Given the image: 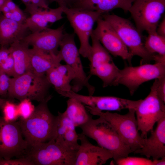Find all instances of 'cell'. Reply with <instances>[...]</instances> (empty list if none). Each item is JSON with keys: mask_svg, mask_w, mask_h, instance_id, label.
<instances>
[{"mask_svg": "<svg viewBox=\"0 0 165 165\" xmlns=\"http://www.w3.org/2000/svg\"><path fill=\"white\" fill-rule=\"evenodd\" d=\"M3 14L7 18L20 23H24L27 18L24 13L19 7L13 11Z\"/></svg>", "mask_w": 165, "mask_h": 165, "instance_id": "d6a6232c", "label": "cell"}, {"mask_svg": "<svg viewBox=\"0 0 165 165\" xmlns=\"http://www.w3.org/2000/svg\"><path fill=\"white\" fill-rule=\"evenodd\" d=\"M47 0H31L30 5L25 8V11L30 14L38 8H49Z\"/></svg>", "mask_w": 165, "mask_h": 165, "instance_id": "836d02e7", "label": "cell"}, {"mask_svg": "<svg viewBox=\"0 0 165 165\" xmlns=\"http://www.w3.org/2000/svg\"><path fill=\"white\" fill-rule=\"evenodd\" d=\"M1 13V10L0 7V14Z\"/></svg>", "mask_w": 165, "mask_h": 165, "instance_id": "7dc6e473", "label": "cell"}, {"mask_svg": "<svg viewBox=\"0 0 165 165\" xmlns=\"http://www.w3.org/2000/svg\"><path fill=\"white\" fill-rule=\"evenodd\" d=\"M99 117L95 119L92 117L79 127L82 133L111 152L114 161L128 156L132 152L130 148L121 140L113 126L103 117Z\"/></svg>", "mask_w": 165, "mask_h": 165, "instance_id": "7a4b0ae2", "label": "cell"}, {"mask_svg": "<svg viewBox=\"0 0 165 165\" xmlns=\"http://www.w3.org/2000/svg\"><path fill=\"white\" fill-rule=\"evenodd\" d=\"M165 76V63H145L139 66H125L120 69L114 86L122 85L133 95L143 83Z\"/></svg>", "mask_w": 165, "mask_h": 165, "instance_id": "30bf717a", "label": "cell"}, {"mask_svg": "<svg viewBox=\"0 0 165 165\" xmlns=\"http://www.w3.org/2000/svg\"><path fill=\"white\" fill-rule=\"evenodd\" d=\"M119 70L113 61H107L90 69L89 76L98 77L103 82V87H106L114 86Z\"/></svg>", "mask_w": 165, "mask_h": 165, "instance_id": "484cf974", "label": "cell"}, {"mask_svg": "<svg viewBox=\"0 0 165 165\" xmlns=\"http://www.w3.org/2000/svg\"><path fill=\"white\" fill-rule=\"evenodd\" d=\"M64 34L63 25L56 29L47 28L40 31L31 33L21 41L32 48L47 53L57 54Z\"/></svg>", "mask_w": 165, "mask_h": 165, "instance_id": "9a60e30c", "label": "cell"}, {"mask_svg": "<svg viewBox=\"0 0 165 165\" xmlns=\"http://www.w3.org/2000/svg\"><path fill=\"white\" fill-rule=\"evenodd\" d=\"M67 106L63 112L75 127H80L92 117L87 112L85 107L78 100L69 98L67 101Z\"/></svg>", "mask_w": 165, "mask_h": 165, "instance_id": "d4e9b609", "label": "cell"}, {"mask_svg": "<svg viewBox=\"0 0 165 165\" xmlns=\"http://www.w3.org/2000/svg\"><path fill=\"white\" fill-rule=\"evenodd\" d=\"M29 30L25 23H20L0 14V45L6 47L21 41Z\"/></svg>", "mask_w": 165, "mask_h": 165, "instance_id": "ffe728a7", "label": "cell"}, {"mask_svg": "<svg viewBox=\"0 0 165 165\" xmlns=\"http://www.w3.org/2000/svg\"><path fill=\"white\" fill-rule=\"evenodd\" d=\"M4 4L9 8L10 11H13L19 8L12 0H7Z\"/></svg>", "mask_w": 165, "mask_h": 165, "instance_id": "60d3db41", "label": "cell"}, {"mask_svg": "<svg viewBox=\"0 0 165 165\" xmlns=\"http://www.w3.org/2000/svg\"><path fill=\"white\" fill-rule=\"evenodd\" d=\"M77 152L52 139L30 147L24 157L34 165H75Z\"/></svg>", "mask_w": 165, "mask_h": 165, "instance_id": "52a82bcc", "label": "cell"}, {"mask_svg": "<svg viewBox=\"0 0 165 165\" xmlns=\"http://www.w3.org/2000/svg\"><path fill=\"white\" fill-rule=\"evenodd\" d=\"M153 165H165V157L153 160Z\"/></svg>", "mask_w": 165, "mask_h": 165, "instance_id": "b9f144b4", "label": "cell"}, {"mask_svg": "<svg viewBox=\"0 0 165 165\" xmlns=\"http://www.w3.org/2000/svg\"><path fill=\"white\" fill-rule=\"evenodd\" d=\"M50 99L40 102L28 119L18 121L23 136L30 147L54 137L57 117L52 114L48 107Z\"/></svg>", "mask_w": 165, "mask_h": 165, "instance_id": "6da1fadb", "label": "cell"}, {"mask_svg": "<svg viewBox=\"0 0 165 165\" xmlns=\"http://www.w3.org/2000/svg\"><path fill=\"white\" fill-rule=\"evenodd\" d=\"M78 135L80 144L77 152L75 165H102L113 158L111 152L101 147L93 145L82 133Z\"/></svg>", "mask_w": 165, "mask_h": 165, "instance_id": "2e32d148", "label": "cell"}, {"mask_svg": "<svg viewBox=\"0 0 165 165\" xmlns=\"http://www.w3.org/2000/svg\"><path fill=\"white\" fill-rule=\"evenodd\" d=\"M75 37L74 33H64L60 45L58 53L62 61L69 65L74 72L75 78L73 81L72 90L77 93L85 87L89 95H92L94 93L95 88L89 83L90 76H87L84 71Z\"/></svg>", "mask_w": 165, "mask_h": 165, "instance_id": "9c48e42d", "label": "cell"}, {"mask_svg": "<svg viewBox=\"0 0 165 165\" xmlns=\"http://www.w3.org/2000/svg\"><path fill=\"white\" fill-rule=\"evenodd\" d=\"M62 8H38L27 18L25 24L31 33L44 30L48 28L49 23H53L63 18Z\"/></svg>", "mask_w": 165, "mask_h": 165, "instance_id": "d6986e66", "label": "cell"}, {"mask_svg": "<svg viewBox=\"0 0 165 165\" xmlns=\"http://www.w3.org/2000/svg\"><path fill=\"white\" fill-rule=\"evenodd\" d=\"M156 86V79L148 94L144 99L140 100L135 109L138 130L143 138H146L149 132L153 130L156 123L165 117V103L158 96Z\"/></svg>", "mask_w": 165, "mask_h": 165, "instance_id": "ba28073f", "label": "cell"}, {"mask_svg": "<svg viewBox=\"0 0 165 165\" xmlns=\"http://www.w3.org/2000/svg\"><path fill=\"white\" fill-rule=\"evenodd\" d=\"M7 100L5 99L0 98V110L2 109L3 106Z\"/></svg>", "mask_w": 165, "mask_h": 165, "instance_id": "f6af8a7d", "label": "cell"}, {"mask_svg": "<svg viewBox=\"0 0 165 165\" xmlns=\"http://www.w3.org/2000/svg\"><path fill=\"white\" fill-rule=\"evenodd\" d=\"M96 23L97 26L93 30L92 35L110 54L127 61L131 65L133 57L115 30L102 16Z\"/></svg>", "mask_w": 165, "mask_h": 165, "instance_id": "5bb4252c", "label": "cell"}, {"mask_svg": "<svg viewBox=\"0 0 165 165\" xmlns=\"http://www.w3.org/2000/svg\"><path fill=\"white\" fill-rule=\"evenodd\" d=\"M3 114V117L6 121L13 122L19 119V116L17 105L7 100L2 109Z\"/></svg>", "mask_w": 165, "mask_h": 165, "instance_id": "f1b7e54d", "label": "cell"}, {"mask_svg": "<svg viewBox=\"0 0 165 165\" xmlns=\"http://www.w3.org/2000/svg\"><path fill=\"white\" fill-rule=\"evenodd\" d=\"M0 165H34V163L25 157L16 159H0Z\"/></svg>", "mask_w": 165, "mask_h": 165, "instance_id": "1f68e13d", "label": "cell"}, {"mask_svg": "<svg viewBox=\"0 0 165 165\" xmlns=\"http://www.w3.org/2000/svg\"><path fill=\"white\" fill-rule=\"evenodd\" d=\"M54 137L57 143L71 150L77 151L80 144L75 126L64 112H58Z\"/></svg>", "mask_w": 165, "mask_h": 165, "instance_id": "ac0fdd59", "label": "cell"}, {"mask_svg": "<svg viewBox=\"0 0 165 165\" xmlns=\"http://www.w3.org/2000/svg\"><path fill=\"white\" fill-rule=\"evenodd\" d=\"M29 46L21 41L14 42L9 48L14 61V77L31 70Z\"/></svg>", "mask_w": 165, "mask_h": 165, "instance_id": "cb8c5ba5", "label": "cell"}, {"mask_svg": "<svg viewBox=\"0 0 165 165\" xmlns=\"http://www.w3.org/2000/svg\"><path fill=\"white\" fill-rule=\"evenodd\" d=\"M134 0H77L72 7L98 12L102 15L119 8L128 12Z\"/></svg>", "mask_w": 165, "mask_h": 165, "instance_id": "44dd1931", "label": "cell"}, {"mask_svg": "<svg viewBox=\"0 0 165 165\" xmlns=\"http://www.w3.org/2000/svg\"></svg>", "mask_w": 165, "mask_h": 165, "instance_id": "c3c4849f", "label": "cell"}, {"mask_svg": "<svg viewBox=\"0 0 165 165\" xmlns=\"http://www.w3.org/2000/svg\"><path fill=\"white\" fill-rule=\"evenodd\" d=\"M17 106L19 119L20 120H25L29 118L33 113L35 108L31 100L28 99L20 101Z\"/></svg>", "mask_w": 165, "mask_h": 165, "instance_id": "f546056e", "label": "cell"}, {"mask_svg": "<svg viewBox=\"0 0 165 165\" xmlns=\"http://www.w3.org/2000/svg\"><path fill=\"white\" fill-rule=\"evenodd\" d=\"M61 7L79 39L80 55L89 60L91 50L90 39L94 24L101 17L102 14L97 11L76 8Z\"/></svg>", "mask_w": 165, "mask_h": 165, "instance_id": "5b68a950", "label": "cell"}, {"mask_svg": "<svg viewBox=\"0 0 165 165\" xmlns=\"http://www.w3.org/2000/svg\"><path fill=\"white\" fill-rule=\"evenodd\" d=\"M11 78L2 71L0 70V95H4L8 93Z\"/></svg>", "mask_w": 165, "mask_h": 165, "instance_id": "e575fe53", "label": "cell"}, {"mask_svg": "<svg viewBox=\"0 0 165 165\" xmlns=\"http://www.w3.org/2000/svg\"><path fill=\"white\" fill-rule=\"evenodd\" d=\"M151 132L149 138H144L142 147L134 153L153 160L165 157V117L157 122L156 129Z\"/></svg>", "mask_w": 165, "mask_h": 165, "instance_id": "e0dca14e", "label": "cell"}, {"mask_svg": "<svg viewBox=\"0 0 165 165\" xmlns=\"http://www.w3.org/2000/svg\"><path fill=\"white\" fill-rule=\"evenodd\" d=\"M30 53L31 70L39 75H46L62 61L58 53H47L34 48L30 49Z\"/></svg>", "mask_w": 165, "mask_h": 165, "instance_id": "603a6c76", "label": "cell"}, {"mask_svg": "<svg viewBox=\"0 0 165 165\" xmlns=\"http://www.w3.org/2000/svg\"><path fill=\"white\" fill-rule=\"evenodd\" d=\"M7 0H0V7L3 5Z\"/></svg>", "mask_w": 165, "mask_h": 165, "instance_id": "bcb514c9", "label": "cell"}, {"mask_svg": "<svg viewBox=\"0 0 165 165\" xmlns=\"http://www.w3.org/2000/svg\"><path fill=\"white\" fill-rule=\"evenodd\" d=\"M102 17L113 28L128 48L131 55L141 58L140 64L149 63L153 60L154 56L145 48L141 34L128 20L115 14H103Z\"/></svg>", "mask_w": 165, "mask_h": 165, "instance_id": "277c9868", "label": "cell"}, {"mask_svg": "<svg viewBox=\"0 0 165 165\" xmlns=\"http://www.w3.org/2000/svg\"><path fill=\"white\" fill-rule=\"evenodd\" d=\"M165 11V0H134L129 12L141 34L156 32Z\"/></svg>", "mask_w": 165, "mask_h": 165, "instance_id": "8fae6325", "label": "cell"}, {"mask_svg": "<svg viewBox=\"0 0 165 165\" xmlns=\"http://www.w3.org/2000/svg\"><path fill=\"white\" fill-rule=\"evenodd\" d=\"M90 38L92 43L90 57L89 60L90 62V69L101 63L113 61L110 54L98 40L92 34Z\"/></svg>", "mask_w": 165, "mask_h": 165, "instance_id": "4316f807", "label": "cell"}, {"mask_svg": "<svg viewBox=\"0 0 165 165\" xmlns=\"http://www.w3.org/2000/svg\"><path fill=\"white\" fill-rule=\"evenodd\" d=\"M156 32L159 35L163 36H165V16L160 23L159 24L156 29Z\"/></svg>", "mask_w": 165, "mask_h": 165, "instance_id": "ab89813d", "label": "cell"}, {"mask_svg": "<svg viewBox=\"0 0 165 165\" xmlns=\"http://www.w3.org/2000/svg\"><path fill=\"white\" fill-rule=\"evenodd\" d=\"M24 5L25 8L28 6L30 4L31 0H20Z\"/></svg>", "mask_w": 165, "mask_h": 165, "instance_id": "ee69618b", "label": "cell"}, {"mask_svg": "<svg viewBox=\"0 0 165 165\" xmlns=\"http://www.w3.org/2000/svg\"><path fill=\"white\" fill-rule=\"evenodd\" d=\"M144 45L150 53L165 56V36L159 35L156 31L148 33Z\"/></svg>", "mask_w": 165, "mask_h": 165, "instance_id": "83f0119b", "label": "cell"}, {"mask_svg": "<svg viewBox=\"0 0 165 165\" xmlns=\"http://www.w3.org/2000/svg\"><path fill=\"white\" fill-rule=\"evenodd\" d=\"M128 110V112L124 115L109 111L91 113L101 116L110 123L116 130L121 140L134 152L142 147L144 138L138 132L135 110L133 108Z\"/></svg>", "mask_w": 165, "mask_h": 165, "instance_id": "8992f818", "label": "cell"}, {"mask_svg": "<svg viewBox=\"0 0 165 165\" xmlns=\"http://www.w3.org/2000/svg\"><path fill=\"white\" fill-rule=\"evenodd\" d=\"M46 75L50 83L60 95L72 90L70 83L75 79V75L73 70L67 64H60Z\"/></svg>", "mask_w": 165, "mask_h": 165, "instance_id": "7402d4cb", "label": "cell"}, {"mask_svg": "<svg viewBox=\"0 0 165 165\" xmlns=\"http://www.w3.org/2000/svg\"><path fill=\"white\" fill-rule=\"evenodd\" d=\"M156 91L160 99L165 103V76L156 79Z\"/></svg>", "mask_w": 165, "mask_h": 165, "instance_id": "8d00e7d4", "label": "cell"}, {"mask_svg": "<svg viewBox=\"0 0 165 165\" xmlns=\"http://www.w3.org/2000/svg\"><path fill=\"white\" fill-rule=\"evenodd\" d=\"M0 9L1 12H2L3 14L10 11L9 8L5 4L0 7Z\"/></svg>", "mask_w": 165, "mask_h": 165, "instance_id": "7bdbcfd3", "label": "cell"}, {"mask_svg": "<svg viewBox=\"0 0 165 165\" xmlns=\"http://www.w3.org/2000/svg\"><path fill=\"white\" fill-rule=\"evenodd\" d=\"M30 148L18 121L9 122L0 116V159L24 157Z\"/></svg>", "mask_w": 165, "mask_h": 165, "instance_id": "7c38bea8", "label": "cell"}, {"mask_svg": "<svg viewBox=\"0 0 165 165\" xmlns=\"http://www.w3.org/2000/svg\"><path fill=\"white\" fill-rule=\"evenodd\" d=\"M118 165H153L152 160L136 157L127 156L114 161Z\"/></svg>", "mask_w": 165, "mask_h": 165, "instance_id": "4dcf8cb0", "label": "cell"}, {"mask_svg": "<svg viewBox=\"0 0 165 165\" xmlns=\"http://www.w3.org/2000/svg\"><path fill=\"white\" fill-rule=\"evenodd\" d=\"M51 86L46 75H38L30 71L11 78L7 93L10 98L20 101L28 99L40 102L51 99L49 92Z\"/></svg>", "mask_w": 165, "mask_h": 165, "instance_id": "3957f363", "label": "cell"}, {"mask_svg": "<svg viewBox=\"0 0 165 165\" xmlns=\"http://www.w3.org/2000/svg\"><path fill=\"white\" fill-rule=\"evenodd\" d=\"M61 96L78 100L86 105L90 113L105 111H120L126 109L135 110L140 101V100H132L111 96L84 95L72 90L64 93Z\"/></svg>", "mask_w": 165, "mask_h": 165, "instance_id": "4fadbf2b", "label": "cell"}, {"mask_svg": "<svg viewBox=\"0 0 165 165\" xmlns=\"http://www.w3.org/2000/svg\"><path fill=\"white\" fill-rule=\"evenodd\" d=\"M10 54V51L9 48L1 47L0 49V65L7 59Z\"/></svg>", "mask_w": 165, "mask_h": 165, "instance_id": "f35d334b", "label": "cell"}, {"mask_svg": "<svg viewBox=\"0 0 165 165\" xmlns=\"http://www.w3.org/2000/svg\"><path fill=\"white\" fill-rule=\"evenodd\" d=\"M14 64L13 57L10 54L7 59L0 65V70L9 76L13 77Z\"/></svg>", "mask_w": 165, "mask_h": 165, "instance_id": "d590c367", "label": "cell"}, {"mask_svg": "<svg viewBox=\"0 0 165 165\" xmlns=\"http://www.w3.org/2000/svg\"><path fill=\"white\" fill-rule=\"evenodd\" d=\"M50 3L56 2L59 6L72 7L77 0H48Z\"/></svg>", "mask_w": 165, "mask_h": 165, "instance_id": "74e56055", "label": "cell"}]
</instances>
